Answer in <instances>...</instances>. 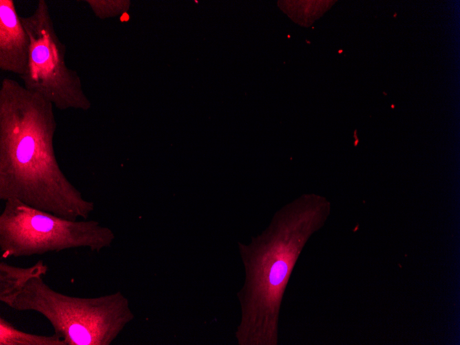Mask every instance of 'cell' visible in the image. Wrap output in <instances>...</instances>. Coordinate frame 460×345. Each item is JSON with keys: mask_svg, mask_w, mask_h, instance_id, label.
<instances>
[{"mask_svg": "<svg viewBox=\"0 0 460 345\" xmlns=\"http://www.w3.org/2000/svg\"><path fill=\"white\" fill-rule=\"evenodd\" d=\"M53 105L17 81L0 87V200L17 199L71 220H87L94 203L65 175L56 160Z\"/></svg>", "mask_w": 460, "mask_h": 345, "instance_id": "1", "label": "cell"}, {"mask_svg": "<svg viewBox=\"0 0 460 345\" xmlns=\"http://www.w3.org/2000/svg\"><path fill=\"white\" fill-rule=\"evenodd\" d=\"M324 204L302 196L275 212L270 224L249 244H239L245 282L238 293L241 345H278L282 301L309 235L320 222Z\"/></svg>", "mask_w": 460, "mask_h": 345, "instance_id": "2", "label": "cell"}, {"mask_svg": "<svg viewBox=\"0 0 460 345\" xmlns=\"http://www.w3.org/2000/svg\"><path fill=\"white\" fill-rule=\"evenodd\" d=\"M0 301L16 311L41 314L65 345H109L134 318L127 300L120 292L73 297L54 290L43 277L30 278Z\"/></svg>", "mask_w": 460, "mask_h": 345, "instance_id": "3", "label": "cell"}, {"mask_svg": "<svg viewBox=\"0 0 460 345\" xmlns=\"http://www.w3.org/2000/svg\"><path fill=\"white\" fill-rule=\"evenodd\" d=\"M114 239L112 230L98 221L65 219L17 199L5 201L0 214L2 259L76 248L99 252L109 247Z\"/></svg>", "mask_w": 460, "mask_h": 345, "instance_id": "4", "label": "cell"}, {"mask_svg": "<svg viewBox=\"0 0 460 345\" xmlns=\"http://www.w3.org/2000/svg\"><path fill=\"white\" fill-rule=\"evenodd\" d=\"M20 20L30 39L27 70L20 77L23 87L60 110L87 111L92 103L76 71L66 65V46L59 38L45 0Z\"/></svg>", "mask_w": 460, "mask_h": 345, "instance_id": "5", "label": "cell"}, {"mask_svg": "<svg viewBox=\"0 0 460 345\" xmlns=\"http://www.w3.org/2000/svg\"><path fill=\"white\" fill-rule=\"evenodd\" d=\"M30 39L12 0H0V69L23 76L27 70Z\"/></svg>", "mask_w": 460, "mask_h": 345, "instance_id": "6", "label": "cell"}, {"mask_svg": "<svg viewBox=\"0 0 460 345\" xmlns=\"http://www.w3.org/2000/svg\"><path fill=\"white\" fill-rule=\"evenodd\" d=\"M48 266L43 260L28 267H19L0 262V297L19 290L32 278L43 277Z\"/></svg>", "mask_w": 460, "mask_h": 345, "instance_id": "7", "label": "cell"}, {"mask_svg": "<svg viewBox=\"0 0 460 345\" xmlns=\"http://www.w3.org/2000/svg\"><path fill=\"white\" fill-rule=\"evenodd\" d=\"M0 345H65V343L55 333L45 336L19 331L0 317Z\"/></svg>", "mask_w": 460, "mask_h": 345, "instance_id": "8", "label": "cell"}, {"mask_svg": "<svg viewBox=\"0 0 460 345\" xmlns=\"http://www.w3.org/2000/svg\"><path fill=\"white\" fill-rule=\"evenodd\" d=\"M94 14L100 19L114 16L128 8V1L85 0Z\"/></svg>", "mask_w": 460, "mask_h": 345, "instance_id": "9", "label": "cell"}, {"mask_svg": "<svg viewBox=\"0 0 460 345\" xmlns=\"http://www.w3.org/2000/svg\"><path fill=\"white\" fill-rule=\"evenodd\" d=\"M128 19V15L127 13H125L121 17V21H125Z\"/></svg>", "mask_w": 460, "mask_h": 345, "instance_id": "10", "label": "cell"}]
</instances>
